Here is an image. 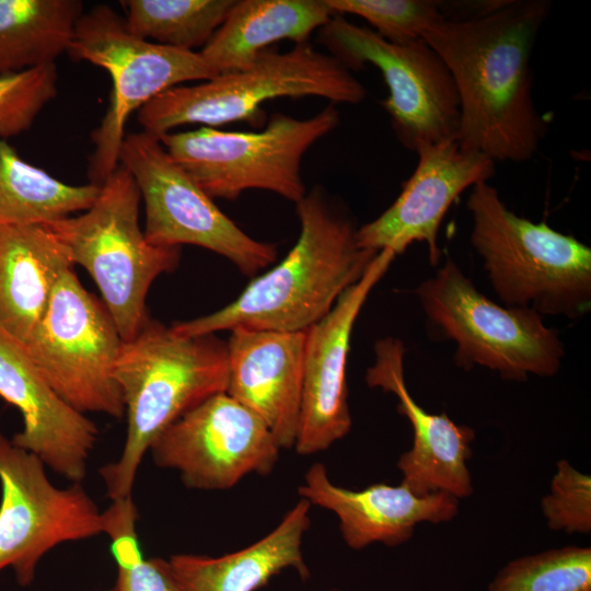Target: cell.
I'll return each mask as SVG.
<instances>
[{"label":"cell","instance_id":"1","mask_svg":"<svg viewBox=\"0 0 591 591\" xmlns=\"http://www.w3.org/2000/svg\"><path fill=\"white\" fill-rule=\"evenodd\" d=\"M547 0H505L468 19H443L422 36L447 66L460 102L456 142L494 162L534 157L547 131L533 95L531 54Z\"/></svg>","mask_w":591,"mask_h":591},{"label":"cell","instance_id":"2","mask_svg":"<svg viewBox=\"0 0 591 591\" xmlns=\"http://www.w3.org/2000/svg\"><path fill=\"white\" fill-rule=\"evenodd\" d=\"M300 235L288 255L224 308L177 322L182 335L236 328L306 332L366 273L378 252L361 248L349 216L315 187L296 204Z\"/></svg>","mask_w":591,"mask_h":591},{"label":"cell","instance_id":"3","mask_svg":"<svg viewBox=\"0 0 591 591\" xmlns=\"http://www.w3.org/2000/svg\"><path fill=\"white\" fill-rule=\"evenodd\" d=\"M114 378L127 433L118 460L100 470L112 501L131 496L142 457L166 427L227 391V341L215 334L182 335L149 317L134 338L123 341Z\"/></svg>","mask_w":591,"mask_h":591},{"label":"cell","instance_id":"4","mask_svg":"<svg viewBox=\"0 0 591 591\" xmlns=\"http://www.w3.org/2000/svg\"><path fill=\"white\" fill-rule=\"evenodd\" d=\"M471 244L506 306L577 320L591 308V248L512 212L483 182L470 193Z\"/></svg>","mask_w":591,"mask_h":591},{"label":"cell","instance_id":"5","mask_svg":"<svg viewBox=\"0 0 591 591\" xmlns=\"http://www.w3.org/2000/svg\"><path fill=\"white\" fill-rule=\"evenodd\" d=\"M302 96L359 104L367 90L335 57L302 43L286 53L265 49L245 69L171 88L141 107L137 118L142 131L160 138L187 124L216 128L252 121L263 103Z\"/></svg>","mask_w":591,"mask_h":591},{"label":"cell","instance_id":"6","mask_svg":"<svg viewBox=\"0 0 591 591\" xmlns=\"http://www.w3.org/2000/svg\"><path fill=\"white\" fill-rule=\"evenodd\" d=\"M140 201L134 177L119 164L86 210L46 224L73 265L85 268L95 281L124 341L149 320L146 301L153 281L181 260V247L147 241L139 223Z\"/></svg>","mask_w":591,"mask_h":591},{"label":"cell","instance_id":"7","mask_svg":"<svg viewBox=\"0 0 591 591\" xmlns=\"http://www.w3.org/2000/svg\"><path fill=\"white\" fill-rule=\"evenodd\" d=\"M428 321L456 344V366L493 370L505 380L555 375L565 356L558 331L531 308L499 305L448 258L415 290Z\"/></svg>","mask_w":591,"mask_h":591},{"label":"cell","instance_id":"8","mask_svg":"<svg viewBox=\"0 0 591 591\" xmlns=\"http://www.w3.org/2000/svg\"><path fill=\"white\" fill-rule=\"evenodd\" d=\"M339 121V112L329 104L304 119L275 113L256 132L201 126L159 139L212 199L234 200L245 190L264 189L297 204L306 194L301 175L304 154Z\"/></svg>","mask_w":591,"mask_h":591},{"label":"cell","instance_id":"9","mask_svg":"<svg viewBox=\"0 0 591 591\" xmlns=\"http://www.w3.org/2000/svg\"><path fill=\"white\" fill-rule=\"evenodd\" d=\"M68 53L105 69L112 79L107 111L93 131L90 183L101 185L119 165L125 127L134 112L162 92L218 73L199 51L182 50L132 34L125 18L99 4L79 18Z\"/></svg>","mask_w":591,"mask_h":591},{"label":"cell","instance_id":"10","mask_svg":"<svg viewBox=\"0 0 591 591\" xmlns=\"http://www.w3.org/2000/svg\"><path fill=\"white\" fill-rule=\"evenodd\" d=\"M318 42L349 70L372 65L389 89L382 105L399 142L416 150L455 140L460 102L453 79L424 38L395 44L373 30L334 14L318 30Z\"/></svg>","mask_w":591,"mask_h":591},{"label":"cell","instance_id":"11","mask_svg":"<svg viewBox=\"0 0 591 591\" xmlns=\"http://www.w3.org/2000/svg\"><path fill=\"white\" fill-rule=\"evenodd\" d=\"M123 341L104 303L83 288L71 268L59 279L24 347L74 409L121 419L125 407L114 367Z\"/></svg>","mask_w":591,"mask_h":591},{"label":"cell","instance_id":"12","mask_svg":"<svg viewBox=\"0 0 591 591\" xmlns=\"http://www.w3.org/2000/svg\"><path fill=\"white\" fill-rule=\"evenodd\" d=\"M119 164L138 186L146 211L143 233L150 244L200 246L225 257L246 276L275 262L276 246L240 229L169 154L159 138L144 131L126 135Z\"/></svg>","mask_w":591,"mask_h":591},{"label":"cell","instance_id":"13","mask_svg":"<svg viewBox=\"0 0 591 591\" xmlns=\"http://www.w3.org/2000/svg\"><path fill=\"white\" fill-rule=\"evenodd\" d=\"M0 485V572L12 568L22 587L55 546L104 533L103 512L80 483L54 486L44 462L2 433Z\"/></svg>","mask_w":591,"mask_h":591},{"label":"cell","instance_id":"14","mask_svg":"<svg viewBox=\"0 0 591 591\" xmlns=\"http://www.w3.org/2000/svg\"><path fill=\"white\" fill-rule=\"evenodd\" d=\"M280 450L255 413L221 392L166 427L149 452L155 465L177 471L187 488L224 490L248 474H269Z\"/></svg>","mask_w":591,"mask_h":591},{"label":"cell","instance_id":"15","mask_svg":"<svg viewBox=\"0 0 591 591\" xmlns=\"http://www.w3.org/2000/svg\"><path fill=\"white\" fill-rule=\"evenodd\" d=\"M395 257L390 250L378 252L363 276L305 332L301 412L294 444L301 455L326 450L350 431L346 369L352 328L369 293Z\"/></svg>","mask_w":591,"mask_h":591},{"label":"cell","instance_id":"16","mask_svg":"<svg viewBox=\"0 0 591 591\" xmlns=\"http://www.w3.org/2000/svg\"><path fill=\"white\" fill-rule=\"evenodd\" d=\"M417 165L395 201L378 218L358 227L361 248L402 254L413 243H426L431 265L441 258L438 232L453 201L467 188L488 182L495 162L460 148L455 140L416 150Z\"/></svg>","mask_w":591,"mask_h":591},{"label":"cell","instance_id":"17","mask_svg":"<svg viewBox=\"0 0 591 591\" xmlns=\"http://www.w3.org/2000/svg\"><path fill=\"white\" fill-rule=\"evenodd\" d=\"M0 396L21 413L23 428L11 442L37 455L73 483L86 475L99 430L47 382L24 345L0 329Z\"/></svg>","mask_w":591,"mask_h":591},{"label":"cell","instance_id":"18","mask_svg":"<svg viewBox=\"0 0 591 591\" xmlns=\"http://www.w3.org/2000/svg\"><path fill=\"white\" fill-rule=\"evenodd\" d=\"M374 363L367 370L366 381L398 398L397 410L413 428L412 448L403 453L397 467L402 484L416 496L447 493L457 499L473 493L467 460L475 438L468 426L457 425L445 413L431 414L409 394L404 379V344L393 337L382 338L374 346Z\"/></svg>","mask_w":591,"mask_h":591},{"label":"cell","instance_id":"19","mask_svg":"<svg viewBox=\"0 0 591 591\" xmlns=\"http://www.w3.org/2000/svg\"><path fill=\"white\" fill-rule=\"evenodd\" d=\"M305 332L236 328L227 341V393L255 413L280 449L296 444Z\"/></svg>","mask_w":591,"mask_h":591},{"label":"cell","instance_id":"20","mask_svg":"<svg viewBox=\"0 0 591 591\" xmlns=\"http://www.w3.org/2000/svg\"><path fill=\"white\" fill-rule=\"evenodd\" d=\"M299 495L310 505L333 511L344 541L357 551L378 542L403 544L413 536L417 524L448 522L459 512L457 498L447 493L416 496L402 483H378L361 490L336 486L322 463L308 470Z\"/></svg>","mask_w":591,"mask_h":591},{"label":"cell","instance_id":"21","mask_svg":"<svg viewBox=\"0 0 591 591\" xmlns=\"http://www.w3.org/2000/svg\"><path fill=\"white\" fill-rule=\"evenodd\" d=\"M72 267L67 247L46 225L0 228V329L26 344Z\"/></svg>","mask_w":591,"mask_h":591},{"label":"cell","instance_id":"22","mask_svg":"<svg viewBox=\"0 0 591 591\" xmlns=\"http://www.w3.org/2000/svg\"><path fill=\"white\" fill-rule=\"evenodd\" d=\"M309 510L310 502L301 498L271 532L237 552L220 557L173 555L167 564L178 591H256L289 567L309 578L301 551Z\"/></svg>","mask_w":591,"mask_h":591},{"label":"cell","instance_id":"23","mask_svg":"<svg viewBox=\"0 0 591 591\" xmlns=\"http://www.w3.org/2000/svg\"><path fill=\"white\" fill-rule=\"evenodd\" d=\"M333 15L324 0H235L199 53L218 74L242 70L274 43H308Z\"/></svg>","mask_w":591,"mask_h":591},{"label":"cell","instance_id":"24","mask_svg":"<svg viewBox=\"0 0 591 591\" xmlns=\"http://www.w3.org/2000/svg\"><path fill=\"white\" fill-rule=\"evenodd\" d=\"M79 0H0V73L56 63L83 13Z\"/></svg>","mask_w":591,"mask_h":591},{"label":"cell","instance_id":"25","mask_svg":"<svg viewBox=\"0 0 591 591\" xmlns=\"http://www.w3.org/2000/svg\"><path fill=\"white\" fill-rule=\"evenodd\" d=\"M100 186L67 184L22 159L0 138V228L46 225L86 210Z\"/></svg>","mask_w":591,"mask_h":591},{"label":"cell","instance_id":"26","mask_svg":"<svg viewBox=\"0 0 591 591\" xmlns=\"http://www.w3.org/2000/svg\"><path fill=\"white\" fill-rule=\"evenodd\" d=\"M235 0H127L126 25L136 36L182 50H200Z\"/></svg>","mask_w":591,"mask_h":591},{"label":"cell","instance_id":"27","mask_svg":"<svg viewBox=\"0 0 591 591\" xmlns=\"http://www.w3.org/2000/svg\"><path fill=\"white\" fill-rule=\"evenodd\" d=\"M488 591H591V548L565 546L515 558Z\"/></svg>","mask_w":591,"mask_h":591},{"label":"cell","instance_id":"28","mask_svg":"<svg viewBox=\"0 0 591 591\" xmlns=\"http://www.w3.org/2000/svg\"><path fill=\"white\" fill-rule=\"evenodd\" d=\"M104 533L117 565V578L112 591H178L167 560L143 558L136 532L137 507L128 496L113 500L103 511Z\"/></svg>","mask_w":591,"mask_h":591},{"label":"cell","instance_id":"29","mask_svg":"<svg viewBox=\"0 0 591 591\" xmlns=\"http://www.w3.org/2000/svg\"><path fill=\"white\" fill-rule=\"evenodd\" d=\"M334 14H354L368 21L384 39L406 44L421 39L444 19L432 0H324Z\"/></svg>","mask_w":591,"mask_h":591},{"label":"cell","instance_id":"30","mask_svg":"<svg viewBox=\"0 0 591 591\" xmlns=\"http://www.w3.org/2000/svg\"><path fill=\"white\" fill-rule=\"evenodd\" d=\"M56 63L0 73V138L8 140L31 128L57 95Z\"/></svg>","mask_w":591,"mask_h":591},{"label":"cell","instance_id":"31","mask_svg":"<svg viewBox=\"0 0 591 591\" xmlns=\"http://www.w3.org/2000/svg\"><path fill=\"white\" fill-rule=\"evenodd\" d=\"M547 526L568 534L591 532V477L568 461L556 463L549 493L541 499Z\"/></svg>","mask_w":591,"mask_h":591},{"label":"cell","instance_id":"32","mask_svg":"<svg viewBox=\"0 0 591 591\" xmlns=\"http://www.w3.org/2000/svg\"><path fill=\"white\" fill-rule=\"evenodd\" d=\"M333 591H338V590H333Z\"/></svg>","mask_w":591,"mask_h":591},{"label":"cell","instance_id":"33","mask_svg":"<svg viewBox=\"0 0 591 591\" xmlns=\"http://www.w3.org/2000/svg\"><path fill=\"white\" fill-rule=\"evenodd\" d=\"M108 591H112V590H108Z\"/></svg>","mask_w":591,"mask_h":591}]
</instances>
